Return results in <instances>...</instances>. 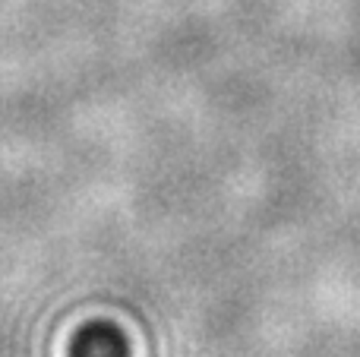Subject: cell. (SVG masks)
<instances>
[{"label":"cell","instance_id":"6da1fadb","mask_svg":"<svg viewBox=\"0 0 360 357\" xmlns=\"http://www.w3.org/2000/svg\"><path fill=\"white\" fill-rule=\"evenodd\" d=\"M73 357H127V342L114 326H89L73 342Z\"/></svg>","mask_w":360,"mask_h":357}]
</instances>
